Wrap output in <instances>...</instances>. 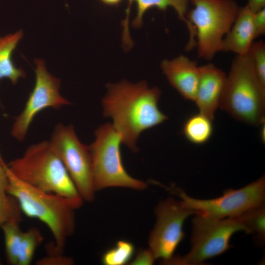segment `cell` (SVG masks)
<instances>
[{"instance_id": "obj_13", "label": "cell", "mask_w": 265, "mask_h": 265, "mask_svg": "<svg viewBox=\"0 0 265 265\" xmlns=\"http://www.w3.org/2000/svg\"><path fill=\"white\" fill-rule=\"evenodd\" d=\"M160 67L171 85L185 99L194 102L199 78L197 62L180 55L163 60Z\"/></svg>"}, {"instance_id": "obj_1", "label": "cell", "mask_w": 265, "mask_h": 265, "mask_svg": "<svg viewBox=\"0 0 265 265\" xmlns=\"http://www.w3.org/2000/svg\"><path fill=\"white\" fill-rule=\"evenodd\" d=\"M106 87L102 99L104 116L111 118L122 142L136 153L140 134L168 119L158 107L161 91L157 87H149L144 80L132 83L123 80L108 83Z\"/></svg>"}, {"instance_id": "obj_18", "label": "cell", "mask_w": 265, "mask_h": 265, "mask_svg": "<svg viewBox=\"0 0 265 265\" xmlns=\"http://www.w3.org/2000/svg\"><path fill=\"white\" fill-rule=\"evenodd\" d=\"M20 221H9L1 226L5 245L6 261L10 265H18L20 246L23 231L21 230Z\"/></svg>"}, {"instance_id": "obj_10", "label": "cell", "mask_w": 265, "mask_h": 265, "mask_svg": "<svg viewBox=\"0 0 265 265\" xmlns=\"http://www.w3.org/2000/svg\"><path fill=\"white\" fill-rule=\"evenodd\" d=\"M155 225L148 240L149 248L156 259L164 263L170 260L184 238L183 224L189 216L196 212L187 208L181 200L168 198L156 206Z\"/></svg>"}, {"instance_id": "obj_7", "label": "cell", "mask_w": 265, "mask_h": 265, "mask_svg": "<svg viewBox=\"0 0 265 265\" xmlns=\"http://www.w3.org/2000/svg\"><path fill=\"white\" fill-rule=\"evenodd\" d=\"M192 220L191 248L185 255L173 256L164 265H198L220 255L231 247L233 235L238 232H250L238 216L214 218L194 214Z\"/></svg>"}, {"instance_id": "obj_15", "label": "cell", "mask_w": 265, "mask_h": 265, "mask_svg": "<svg viewBox=\"0 0 265 265\" xmlns=\"http://www.w3.org/2000/svg\"><path fill=\"white\" fill-rule=\"evenodd\" d=\"M127 16L125 20L129 21V14L131 4L135 2L137 6V14L132 21V26L135 28H140L143 24V17L144 13L149 8L156 7L160 10H165L168 7H172L177 12L179 18L186 24L189 32V42L195 41V33L193 28L190 26L186 17L188 11L189 0H129Z\"/></svg>"}, {"instance_id": "obj_16", "label": "cell", "mask_w": 265, "mask_h": 265, "mask_svg": "<svg viewBox=\"0 0 265 265\" xmlns=\"http://www.w3.org/2000/svg\"><path fill=\"white\" fill-rule=\"evenodd\" d=\"M23 32L20 30L15 33L0 37V81L4 78L15 85L21 78L26 77L25 71L16 67L12 60V54L22 38Z\"/></svg>"}, {"instance_id": "obj_12", "label": "cell", "mask_w": 265, "mask_h": 265, "mask_svg": "<svg viewBox=\"0 0 265 265\" xmlns=\"http://www.w3.org/2000/svg\"><path fill=\"white\" fill-rule=\"evenodd\" d=\"M226 75L220 68L209 63L199 66V78L194 102L199 112L213 120L220 106Z\"/></svg>"}, {"instance_id": "obj_25", "label": "cell", "mask_w": 265, "mask_h": 265, "mask_svg": "<svg viewBox=\"0 0 265 265\" xmlns=\"http://www.w3.org/2000/svg\"><path fill=\"white\" fill-rule=\"evenodd\" d=\"M253 23L255 39L265 34V7L254 13Z\"/></svg>"}, {"instance_id": "obj_26", "label": "cell", "mask_w": 265, "mask_h": 265, "mask_svg": "<svg viewBox=\"0 0 265 265\" xmlns=\"http://www.w3.org/2000/svg\"><path fill=\"white\" fill-rule=\"evenodd\" d=\"M156 260L154 254L148 248L139 251L134 258L131 260L129 264L133 265H150L153 264Z\"/></svg>"}, {"instance_id": "obj_4", "label": "cell", "mask_w": 265, "mask_h": 265, "mask_svg": "<svg viewBox=\"0 0 265 265\" xmlns=\"http://www.w3.org/2000/svg\"><path fill=\"white\" fill-rule=\"evenodd\" d=\"M18 178L42 190L83 201L68 171L49 141L28 147L23 155L7 164Z\"/></svg>"}, {"instance_id": "obj_27", "label": "cell", "mask_w": 265, "mask_h": 265, "mask_svg": "<svg viewBox=\"0 0 265 265\" xmlns=\"http://www.w3.org/2000/svg\"><path fill=\"white\" fill-rule=\"evenodd\" d=\"M2 161H0V193L6 195L9 182L6 172L2 163Z\"/></svg>"}, {"instance_id": "obj_11", "label": "cell", "mask_w": 265, "mask_h": 265, "mask_svg": "<svg viewBox=\"0 0 265 265\" xmlns=\"http://www.w3.org/2000/svg\"><path fill=\"white\" fill-rule=\"evenodd\" d=\"M34 62V88L23 110L15 118L11 130V135L20 142L25 139L31 122L39 112L48 107L60 109L70 104L59 93L60 80L48 72L42 60L37 59Z\"/></svg>"}, {"instance_id": "obj_19", "label": "cell", "mask_w": 265, "mask_h": 265, "mask_svg": "<svg viewBox=\"0 0 265 265\" xmlns=\"http://www.w3.org/2000/svg\"><path fill=\"white\" fill-rule=\"evenodd\" d=\"M237 216L248 229L250 234H254L256 242L263 245L265 241V203L252 207Z\"/></svg>"}, {"instance_id": "obj_20", "label": "cell", "mask_w": 265, "mask_h": 265, "mask_svg": "<svg viewBox=\"0 0 265 265\" xmlns=\"http://www.w3.org/2000/svg\"><path fill=\"white\" fill-rule=\"evenodd\" d=\"M43 237L35 227L23 232L22 236L18 265H30L36 248L42 242Z\"/></svg>"}, {"instance_id": "obj_5", "label": "cell", "mask_w": 265, "mask_h": 265, "mask_svg": "<svg viewBox=\"0 0 265 265\" xmlns=\"http://www.w3.org/2000/svg\"><path fill=\"white\" fill-rule=\"evenodd\" d=\"M95 139L88 146L92 162L93 184L95 191L111 187L144 190L147 184L130 176L121 159L122 139L110 123L95 131Z\"/></svg>"}, {"instance_id": "obj_17", "label": "cell", "mask_w": 265, "mask_h": 265, "mask_svg": "<svg viewBox=\"0 0 265 265\" xmlns=\"http://www.w3.org/2000/svg\"><path fill=\"white\" fill-rule=\"evenodd\" d=\"M212 120L200 112L189 117L185 122L183 132L186 138L195 144L207 142L213 132Z\"/></svg>"}, {"instance_id": "obj_21", "label": "cell", "mask_w": 265, "mask_h": 265, "mask_svg": "<svg viewBox=\"0 0 265 265\" xmlns=\"http://www.w3.org/2000/svg\"><path fill=\"white\" fill-rule=\"evenodd\" d=\"M134 252L133 244L121 240L102 256V263L105 265H123L130 263Z\"/></svg>"}, {"instance_id": "obj_28", "label": "cell", "mask_w": 265, "mask_h": 265, "mask_svg": "<svg viewBox=\"0 0 265 265\" xmlns=\"http://www.w3.org/2000/svg\"><path fill=\"white\" fill-rule=\"evenodd\" d=\"M246 5L255 13L265 7V0H248Z\"/></svg>"}, {"instance_id": "obj_2", "label": "cell", "mask_w": 265, "mask_h": 265, "mask_svg": "<svg viewBox=\"0 0 265 265\" xmlns=\"http://www.w3.org/2000/svg\"><path fill=\"white\" fill-rule=\"evenodd\" d=\"M2 163L9 182L7 194L16 198L22 212L39 219L50 230L54 244L49 245L48 254H62L68 238L75 231V211L83 201L35 187L18 178L7 164Z\"/></svg>"}, {"instance_id": "obj_6", "label": "cell", "mask_w": 265, "mask_h": 265, "mask_svg": "<svg viewBox=\"0 0 265 265\" xmlns=\"http://www.w3.org/2000/svg\"><path fill=\"white\" fill-rule=\"evenodd\" d=\"M193 7L186 19L197 38L198 57L211 60L221 51L223 39L238 15L239 7L234 0H190Z\"/></svg>"}, {"instance_id": "obj_8", "label": "cell", "mask_w": 265, "mask_h": 265, "mask_svg": "<svg viewBox=\"0 0 265 265\" xmlns=\"http://www.w3.org/2000/svg\"><path fill=\"white\" fill-rule=\"evenodd\" d=\"M49 142L66 168L82 200L93 201L96 191L93 184L90 153L88 146L79 139L73 126L58 124Z\"/></svg>"}, {"instance_id": "obj_9", "label": "cell", "mask_w": 265, "mask_h": 265, "mask_svg": "<svg viewBox=\"0 0 265 265\" xmlns=\"http://www.w3.org/2000/svg\"><path fill=\"white\" fill-rule=\"evenodd\" d=\"M166 188L179 197L187 208L195 211L196 213L214 218L238 216L246 210L265 203V200L264 176L242 188L227 189L222 196L212 199L191 197L179 187Z\"/></svg>"}, {"instance_id": "obj_23", "label": "cell", "mask_w": 265, "mask_h": 265, "mask_svg": "<svg viewBox=\"0 0 265 265\" xmlns=\"http://www.w3.org/2000/svg\"><path fill=\"white\" fill-rule=\"evenodd\" d=\"M261 83L265 86V43L260 40L254 41L247 53Z\"/></svg>"}, {"instance_id": "obj_3", "label": "cell", "mask_w": 265, "mask_h": 265, "mask_svg": "<svg viewBox=\"0 0 265 265\" xmlns=\"http://www.w3.org/2000/svg\"><path fill=\"white\" fill-rule=\"evenodd\" d=\"M220 108L248 125L265 123V86L248 55H236L226 76Z\"/></svg>"}, {"instance_id": "obj_14", "label": "cell", "mask_w": 265, "mask_h": 265, "mask_svg": "<svg viewBox=\"0 0 265 265\" xmlns=\"http://www.w3.org/2000/svg\"><path fill=\"white\" fill-rule=\"evenodd\" d=\"M253 14L247 5L239 9L235 21L223 39L221 51L233 52L236 55L247 54L255 39Z\"/></svg>"}, {"instance_id": "obj_24", "label": "cell", "mask_w": 265, "mask_h": 265, "mask_svg": "<svg viewBox=\"0 0 265 265\" xmlns=\"http://www.w3.org/2000/svg\"><path fill=\"white\" fill-rule=\"evenodd\" d=\"M37 265H71L73 260L62 254H49L36 262Z\"/></svg>"}, {"instance_id": "obj_29", "label": "cell", "mask_w": 265, "mask_h": 265, "mask_svg": "<svg viewBox=\"0 0 265 265\" xmlns=\"http://www.w3.org/2000/svg\"><path fill=\"white\" fill-rule=\"evenodd\" d=\"M103 2L108 5H115L118 4L121 0H101Z\"/></svg>"}, {"instance_id": "obj_30", "label": "cell", "mask_w": 265, "mask_h": 265, "mask_svg": "<svg viewBox=\"0 0 265 265\" xmlns=\"http://www.w3.org/2000/svg\"><path fill=\"white\" fill-rule=\"evenodd\" d=\"M1 159V157H0V159Z\"/></svg>"}, {"instance_id": "obj_22", "label": "cell", "mask_w": 265, "mask_h": 265, "mask_svg": "<svg viewBox=\"0 0 265 265\" xmlns=\"http://www.w3.org/2000/svg\"><path fill=\"white\" fill-rule=\"evenodd\" d=\"M22 212L15 198L9 194L0 193V228L10 220L21 221Z\"/></svg>"}]
</instances>
